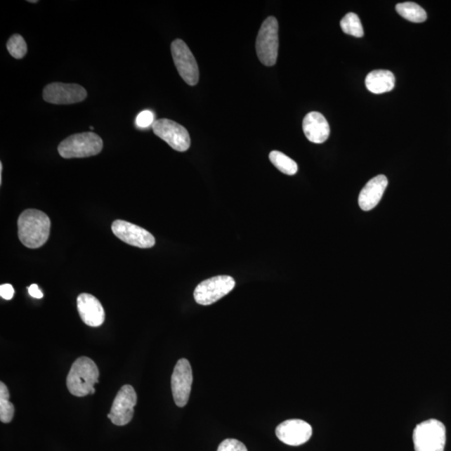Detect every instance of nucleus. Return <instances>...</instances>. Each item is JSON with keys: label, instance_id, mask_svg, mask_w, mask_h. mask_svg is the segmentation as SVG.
I'll list each match as a JSON object with an SVG mask.
<instances>
[{"label": "nucleus", "instance_id": "nucleus-4", "mask_svg": "<svg viewBox=\"0 0 451 451\" xmlns=\"http://www.w3.org/2000/svg\"><path fill=\"white\" fill-rule=\"evenodd\" d=\"M413 442L415 451H444L445 424L435 419L417 424L413 432Z\"/></svg>", "mask_w": 451, "mask_h": 451}, {"label": "nucleus", "instance_id": "nucleus-7", "mask_svg": "<svg viewBox=\"0 0 451 451\" xmlns=\"http://www.w3.org/2000/svg\"><path fill=\"white\" fill-rule=\"evenodd\" d=\"M172 58L181 77L189 86L199 81V69L195 57L183 41L176 39L171 46Z\"/></svg>", "mask_w": 451, "mask_h": 451}, {"label": "nucleus", "instance_id": "nucleus-20", "mask_svg": "<svg viewBox=\"0 0 451 451\" xmlns=\"http://www.w3.org/2000/svg\"><path fill=\"white\" fill-rule=\"evenodd\" d=\"M15 414L14 405L10 401V392L3 382L0 383V421L3 423L12 421Z\"/></svg>", "mask_w": 451, "mask_h": 451}, {"label": "nucleus", "instance_id": "nucleus-8", "mask_svg": "<svg viewBox=\"0 0 451 451\" xmlns=\"http://www.w3.org/2000/svg\"><path fill=\"white\" fill-rule=\"evenodd\" d=\"M154 133L178 152H183L191 145L188 131L180 124L168 119H160L152 125Z\"/></svg>", "mask_w": 451, "mask_h": 451}, {"label": "nucleus", "instance_id": "nucleus-17", "mask_svg": "<svg viewBox=\"0 0 451 451\" xmlns=\"http://www.w3.org/2000/svg\"><path fill=\"white\" fill-rule=\"evenodd\" d=\"M367 89L374 94H383L391 91L396 86V77L390 70H376L367 75Z\"/></svg>", "mask_w": 451, "mask_h": 451}, {"label": "nucleus", "instance_id": "nucleus-11", "mask_svg": "<svg viewBox=\"0 0 451 451\" xmlns=\"http://www.w3.org/2000/svg\"><path fill=\"white\" fill-rule=\"evenodd\" d=\"M192 370L188 360L176 362L171 376V390L175 403L178 407L187 405L192 391Z\"/></svg>", "mask_w": 451, "mask_h": 451}, {"label": "nucleus", "instance_id": "nucleus-16", "mask_svg": "<svg viewBox=\"0 0 451 451\" xmlns=\"http://www.w3.org/2000/svg\"><path fill=\"white\" fill-rule=\"evenodd\" d=\"M303 130L309 141L322 144L328 140L330 127L325 117L320 112H313L304 117Z\"/></svg>", "mask_w": 451, "mask_h": 451}, {"label": "nucleus", "instance_id": "nucleus-23", "mask_svg": "<svg viewBox=\"0 0 451 451\" xmlns=\"http://www.w3.org/2000/svg\"><path fill=\"white\" fill-rule=\"evenodd\" d=\"M218 451H247L244 444L235 439H227L221 443Z\"/></svg>", "mask_w": 451, "mask_h": 451}, {"label": "nucleus", "instance_id": "nucleus-12", "mask_svg": "<svg viewBox=\"0 0 451 451\" xmlns=\"http://www.w3.org/2000/svg\"><path fill=\"white\" fill-rule=\"evenodd\" d=\"M112 232L119 240L140 249H150L156 243L152 233L139 226L117 220L112 223Z\"/></svg>", "mask_w": 451, "mask_h": 451}, {"label": "nucleus", "instance_id": "nucleus-2", "mask_svg": "<svg viewBox=\"0 0 451 451\" xmlns=\"http://www.w3.org/2000/svg\"><path fill=\"white\" fill-rule=\"evenodd\" d=\"M99 370L96 362L87 357L74 361L67 377V388L70 393L84 397L95 393V384L99 383Z\"/></svg>", "mask_w": 451, "mask_h": 451}, {"label": "nucleus", "instance_id": "nucleus-19", "mask_svg": "<svg viewBox=\"0 0 451 451\" xmlns=\"http://www.w3.org/2000/svg\"><path fill=\"white\" fill-rule=\"evenodd\" d=\"M269 160L282 174L289 176H294L297 174L299 169L297 163L293 159L286 156L285 154L281 152H278V150H273L269 154Z\"/></svg>", "mask_w": 451, "mask_h": 451}, {"label": "nucleus", "instance_id": "nucleus-21", "mask_svg": "<svg viewBox=\"0 0 451 451\" xmlns=\"http://www.w3.org/2000/svg\"><path fill=\"white\" fill-rule=\"evenodd\" d=\"M340 26L344 33L357 38L364 37V29L359 16L355 13H348L340 22Z\"/></svg>", "mask_w": 451, "mask_h": 451}, {"label": "nucleus", "instance_id": "nucleus-27", "mask_svg": "<svg viewBox=\"0 0 451 451\" xmlns=\"http://www.w3.org/2000/svg\"><path fill=\"white\" fill-rule=\"evenodd\" d=\"M3 164L0 162V185L2 184Z\"/></svg>", "mask_w": 451, "mask_h": 451}, {"label": "nucleus", "instance_id": "nucleus-5", "mask_svg": "<svg viewBox=\"0 0 451 451\" xmlns=\"http://www.w3.org/2000/svg\"><path fill=\"white\" fill-rule=\"evenodd\" d=\"M278 22L275 17H268L261 26L256 41V51L259 59L266 66L276 64L278 47Z\"/></svg>", "mask_w": 451, "mask_h": 451}, {"label": "nucleus", "instance_id": "nucleus-28", "mask_svg": "<svg viewBox=\"0 0 451 451\" xmlns=\"http://www.w3.org/2000/svg\"><path fill=\"white\" fill-rule=\"evenodd\" d=\"M30 3H38V0H29Z\"/></svg>", "mask_w": 451, "mask_h": 451}, {"label": "nucleus", "instance_id": "nucleus-10", "mask_svg": "<svg viewBox=\"0 0 451 451\" xmlns=\"http://www.w3.org/2000/svg\"><path fill=\"white\" fill-rule=\"evenodd\" d=\"M136 403L137 396L134 388L126 384L117 393L107 417L116 426H126L133 418Z\"/></svg>", "mask_w": 451, "mask_h": 451}, {"label": "nucleus", "instance_id": "nucleus-15", "mask_svg": "<svg viewBox=\"0 0 451 451\" xmlns=\"http://www.w3.org/2000/svg\"><path fill=\"white\" fill-rule=\"evenodd\" d=\"M388 187L386 176L379 175L371 179L362 189L359 196V205L362 211H369L379 204Z\"/></svg>", "mask_w": 451, "mask_h": 451}, {"label": "nucleus", "instance_id": "nucleus-25", "mask_svg": "<svg viewBox=\"0 0 451 451\" xmlns=\"http://www.w3.org/2000/svg\"><path fill=\"white\" fill-rule=\"evenodd\" d=\"M15 289L11 285H2L0 286V296L4 299L11 300L14 297Z\"/></svg>", "mask_w": 451, "mask_h": 451}, {"label": "nucleus", "instance_id": "nucleus-9", "mask_svg": "<svg viewBox=\"0 0 451 451\" xmlns=\"http://www.w3.org/2000/svg\"><path fill=\"white\" fill-rule=\"evenodd\" d=\"M85 88L77 84L55 82L48 84L43 91V98L46 103L55 105H70L86 100Z\"/></svg>", "mask_w": 451, "mask_h": 451}, {"label": "nucleus", "instance_id": "nucleus-24", "mask_svg": "<svg viewBox=\"0 0 451 451\" xmlns=\"http://www.w3.org/2000/svg\"><path fill=\"white\" fill-rule=\"evenodd\" d=\"M155 116L150 110H143L141 112L136 119V126L140 129H145L154 124Z\"/></svg>", "mask_w": 451, "mask_h": 451}, {"label": "nucleus", "instance_id": "nucleus-26", "mask_svg": "<svg viewBox=\"0 0 451 451\" xmlns=\"http://www.w3.org/2000/svg\"><path fill=\"white\" fill-rule=\"evenodd\" d=\"M28 289H29V294L31 296V297H33L34 299H41L44 297L42 291L39 289V287L37 285H30V287H28Z\"/></svg>", "mask_w": 451, "mask_h": 451}, {"label": "nucleus", "instance_id": "nucleus-1", "mask_svg": "<svg viewBox=\"0 0 451 451\" xmlns=\"http://www.w3.org/2000/svg\"><path fill=\"white\" fill-rule=\"evenodd\" d=\"M51 219L41 211L25 210L18 220L20 240L29 249H39L47 242L51 233Z\"/></svg>", "mask_w": 451, "mask_h": 451}, {"label": "nucleus", "instance_id": "nucleus-22", "mask_svg": "<svg viewBox=\"0 0 451 451\" xmlns=\"http://www.w3.org/2000/svg\"><path fill=\"white\" fill-rule=\"evenodd\" d=\"M8 53L15 59L24 58L27 53V45L25 39L20 34H14L8 39L7 42Z\"/></svg>", "mask_w": 451, "mask_h": 451}, {"label": "nucleus", "instance_id": "nucleus-18", "mask_svg": "<svg viewBox=\"0 0 451 451\" xmlns=\"http://www.w3.org/2000/svg\"><path fill=\"white\" fill-rule=\"evenodd\" d=\"M396 10L404 19L414 23H422L427 19L426 11L419 4L414 2H405L398 4Z\"/></svg>", "mask_w": 451, "mask_h": 451}, {"label": "nucleus", "instance_id": "nucleus-14", "mask_svg": "<svg viewBox=\"0 0 451 451\" xmlns=\"http://www.w3.org/2000/svg\"><path fill=\"white\" fill-rule=\"evenodd\" d=\"M77 309L85 324L100 327L105 322V311L100 301L89 294H81L77 298Z\"/></svg>", "mask_w": 451, "mask_h": 451}, {"label": "nucleus", "instance_id": "nucleus-3", "mask_svg": "<svg viewBox=\"0 0 451 451\" xmlns=\"http://www.w3.org/2000/svg\"><path fill=\"white\" fill-rule=\"evenodd\" d=\"M103 140L94 132H84L67 137L59 145L58 152L65 159L85 158L98 155Z\"/></svg>", "mask_w": 451, "mask_h": 451}, {"label": "nucleus", "instance_id": "nucleus-13", "mask_svg": "<svg viewBox=\"0 0 451 451\" xmlns=\"http://www.w3.org/2000/svg\"><path fill=\"white\" fill-rule=\"evenodd\" d=\"M313 429L311 424L302 419H287L276 428L278 440L286 445L299 446L311 439Z\"/></svg>", "mask_w": 451, "mask_h": 451}, {"label": "nucleus", "instance_id": "nucleus-6", "mask_svg": "<svg viewBox=\"0 0 451 451\" xmlns=\"http://www.w3.org/2000/svg\"><path fill=\"white\" fill-rule=\"evenodd\" d=\"M236 282L230 276H216L209 278L199 284L194 291V299L200 305H211L228 294Z\"/></svg>", "mask_w": 451, "mask_h": 451}]
</instances>
